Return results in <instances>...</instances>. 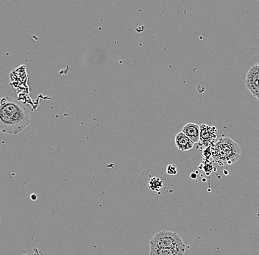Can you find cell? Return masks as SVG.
I'll return each instance as SVG.
<instances>
[{
  "instance_id": "obj_11",
  "label": "cell",
  "mask_w": 259,
  "mask_h": 255,
  "mask_svg": "<svg viewBox=\"0 0 259 255\" xmlns=\"http://www.w3.org/2000/svg\"><path fill=\"white\" fill-rule=\"evenodd\" d=\"M31 199H32L33 201H36V200H37V196H36L35 193H33V194L31 195Z\"/></svg>"
},
{
  "instance_id": "obj_12",
  "label": "cell",
  "mask_w": 259,
  "mask_h": 255,
  "mask_svg": "<svg viewBox=\"0 0 259 255\" xmlns=\"http://www.w3.org/2000/svg\"><path fill=\"white\" fill-rule=\"evenodd\" d=\"M191 178H192V179H196V178H197V174H191Z\"/></svg>"
},
{
  "instance_id": "obj_9",
  "label": "cell",
  "mask_w": 259,
  "mask_h": 255,
  "mask_svg": "<svg viewBox=\"0 0 259 255\" xmlns=\"http://www.w3.org/2000/svg\"><path fill=\"white\" fill-rule=\"evenodd\" d=\"M184 252L179 250L150 246V255H184Z\"/></svg>"
},
{
  "instance_id": "obj_6",
  "label": "cell",
  "mask_w": 259,
  "mask_h": 255,
  "mask_svg": "<svg viewBox=\"0 0 259 255\" xmlns=\"http://www.w3.org/2000/svg\"><path fill=\"white\" fill-rule=\"evenodd\" d=\"M200 127V144L205 147H208L216 141L217 130L215 127H210L205 124H202Z\"/></svg>"
},
{
  "instance_id": "obj_13",
  "label": "cell",
  "mask_w": 259,
  "mask_h": 255,
  "mask_svg": "<svg viewBox=\"0 0 259 255\" xmlns=\"http://www.w3.org/2000/svg\"><path fill=\"white\" fill-rule=\"evenodd\" d=\"M23 255H31V254H23Z\"/></svg>"
},
{
  "instance_id": "obj_8",
  "label": "cell",
  "mask_w": 259,
  "mask_h": 255,
  "mask_svg": "<svg viewBox=\"0 0 259 255\" xmlns=\"http://www.w3.org/2000/svg\"><path fill=\"white\" fill-rule=\"evenodd\" d=\"M175 142L177 149L181 152H186V151L190 150L194 147V144H195L182 132L177 134L175 138Z\"/></svg>"
},
{
  "instance_id": "obj_7",
  "label": "cell",
  "mask_w": 259,
  "mask_h": 255,
  "mask_svg": "<svg viewBox=\"0 0 259 255\" xmlns=\"http://www.w3.org/2000/svg\"><path fill=\"white\" fill-rule=\"evenodd\" d=\"M182 133L188 136L194 144L200 142V127L194 123H188L182 129Z\"/></svg>"
},
{
  "instance_id": "obj_3",
  "label": "cell",
  "mask_w": 259,
  "mask_h": 255,
  "mask_svg": "<svg viewBox=\"0 0 259 255\" xmlns=\"http://www.w3.org/2000/svg\"><path fill=\"white\" fill-rule=\"evenodd\" d=\"M150 246L176 249L184 253L186 248V244L177 232L166 230L156 233L150 240Z\"/></svg>"
},
{
  "instance_id": "obj_5",
  "label": "cell",
  "mask_w": 259,
  "mask_h": 255,
  "mask_svg": "<svg viewBox=\"0 0 259 255\" xmlns=\"http://www.w3.org/2000/svg\"><path fill=\"white\" fill-rule=\"evenodd\" d=\"M244 83L251 94L259 101V63L249 69Z\"/></svg>"
},
{
  "instance_id": "obj_1",
  "label": "cell",
  "mask_w": 259,
  "mask_h": 255,
  "mask_svg": "<svg viewBox=\"0 0 259 255\" xmlns=\"http://www.w3.org/2000/svg\"><path fill=\"white\" fill-rule=\"evenodd\" d=\"M30 124L31 113L23 103L12 97L2 99L0 130L3 133L19 135L23 133Z\"/></svg>"
},
{
  "instance_id": "obj_2",
  "label": "cell",
  "mask_w": 259,
  "mask_h": 255,
  "mask_svg": "<svg viewBox=\"0 0 259 255\" xmlns=\"http://www.w3.org/2000/svg\"><path fill=\"white\" fill-rule=\"evenodd\" d=\"M241 156V149L238 144L228 137H223L214 145L213 158L220 166L236 163Z\"/></svg>"
},
{
  "instance_id": "obj_10",
  "label": "cell",
  "mask_w": 259,
  "mask_h": 255,
  "mask_svg": "<svg viewBox=\"0 0 259 255\" xmlns=\"http://www.w3.org/2000/svg\"><path fill=\"white\" fill-rule=\"evenodd\" d=\"M166 173L170 176L177 175V174H178V170H177L176 165H169L167 168H166Z\"/></svg>"
},
{
  "instance_id": "obj_4",
  "label": "cell",
  "mask_w": 259,
  "mask_h": 255,
  "mask_svg": "<svg viewBox=\"0 0 259 255\" xmlns=\"http://www.w3.org/2000/svg\"><path fill=\"white\" fill-rule=\"evenodd\" d=\"M142 182H145L143 186L149 190L161 194L162 190L165 188L166 179L161 173L158 172L155 170H149L143 173L141 176Z\"/></svg>"
}]
</instances>
